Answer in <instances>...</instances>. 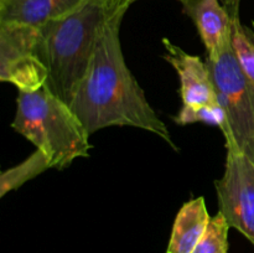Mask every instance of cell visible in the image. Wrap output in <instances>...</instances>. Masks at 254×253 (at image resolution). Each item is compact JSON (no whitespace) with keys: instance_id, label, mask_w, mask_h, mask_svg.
<instances>
[{"instance_id":"6da1fadb","label":"cell","mask_w":254,"mask_h":253,"mask_svg":"<svg viewBox=\"0 0 254 253\" xmlns=\"http://www.w3.org/2000/svg\"><path fill=\"white\" fill-rule=\"evenodd\" d=\"M86 76L69 103L88 134L107 126H134L160 136L175 148L170 131L127 66L119 29L128 9L113 2Z\"/></svg>"},{"instance_id":"7a4b0ae2","label":"cell","mask_w":254,"mask_h":253,"mask_svg":"<svg viewBox=\"0 0 254 253\" xmlns=\"http://www.w3.org/2000/svg\"><path fill=\"white\" fill-rule=\"evenodd\" d=\"M112 0H87L74 11L39 27L37 51L47 69L45 88L69 106L93 59Z\"/></svg>"},{"instance_id":"3957f363","label":"cell","mask_w":254,"mask_h":253,"mask_svg":"<svg viewBox=\"0 0 254 253\" xmlns=\"http://www.w3.org/2000/svg\"><path fill=\"white\" fill-rule=\"evenodd\" d=\"M12 129L44 151L51 168L64 169L77 158H88L89 134L71 107L45 87L19 92Z\"/></svg>"},{"instance_id":"277c9868","label":"cell","mask_w":254,"mask_h":253,"mask_svg":"<svg viewBox=\"0 0 254 253\" xmlns=\"http://www.w3.org/2000/svg\"><path fill=\"white\" fill-rule=\"evenodd\" d=\"M217 102L226 114L223 136L227 150H237L254 161V86L241 68L228 41L220 54L206 57Z\"/></svg>"},{"instance_id":"5b68a950","label":"cell","mask_w":254,"mask_h":253,"mask_svg":"<svg viewBox=\"0 0 254 253\" xmlns=\"http://www.w3.org/2000/svg\"><path fill=\"white\" fill-rule=\"evenodd\" d=\"M39 27L0 22V79L19 92L45 87L47 69L37 51Z\"/></svg>"},{"instance_id":"8992f818","label":"cell","mask_w":254,"mask_h":253,"mask_svg":"<svg viewBox=\"0 0 254 253\" xmlns=\"http://www.w3.org/2000/svg\"><path fill=\"white\" fill-rule=\"evenodd\" d=\"M220 212L230 227L254 246V161L237 150H227L225 173L215 181Z\"/></svg>"},{"instance_id":"52a82bcc","label":"cell","mask_w":254,"mask_h":253,"mask_svg":"<svg viewBox=\"0 0 254 253\" xmlns=\"http://www.w3.org/2000/svg\"><path fill=\"white\" fill-rule=\"evenodd\" d=\"M165 60L174 67L180 78L183 106H205L217 103L215 86L206 61L184 51L168 39L163 40Z\"/></svg>"},{"instance_id":"ba28073f","label":"cell","mask_w":254,"mask_h":253,"mask_svg":"<svg viewBox=\"0 0 254 253\" xmlns=\"http://www.w3.org/2000/svg\"><path fill=\"white\" fill-rule=\"evenodd\" d=\"M195 24L208 59L220 54L232 36L233 19L221 0H179Z\"/></svg>"},{"instance_id":"9c48e42d","label":"cell","mask_w":254,"mask_h":253,"mask_svg":"<svg viewBox=\"0 0 254 253\" xmlns=\"http://www.w3.org/2000/svg\"><path fill=\"white\" fill-rule=\"evenodd\" d=\"M87 0H0V22L40 27L74 11Z\"/></svg>"},{"instance_id":"30bf717a","label":"cell","mask_w":254,"mask_h":253,"mask_svg":"<svg viewBox=\"0 0 254 253\" xmlns=\"http://www.w3.org/2000/svg\"><path fill=\"white\" fill-rule=\"evenodd\" d=\"M211 218L203 197L184 203L176 215L166 253H192L205 235Z\"/></svg>"},{"instance_id":"8fae6325","label":"cell","mask_w":254,"mask_h":253,"mask_svg":"<svg viewBox=\"0 0 254 253\" xmlns=\"http://www.w3.org/2000/svg\"><path fill=\"white\" fill-rule=\"evenodd\" d=\"M51 168L49 158L40 149H36L21 164L7 169L0 176V197H4L7 192L16 190L24 185L26 181L36 178L45 170Z\"/></svg>"},{"instance_id":"7c38bea8","label":"cell","mask_w":254,"mask_h":253,"mask_svg":"<svg viewBox=\"0 0 254 253\" xmlns=\"http://www.w3.org/2000/svg\"><path fill=\"white\" fill-rule=\"evenodd\" d=\"M231 44L241 68L254 86V37L252 29L242 25L240 17L233 19Z\"/></svg>"},{"instance_id":"4fadbf2b","label":"cell","mask_w":254,"mask_h":253,"mask_svg":"<svg viewBox=\"0 0 254 253\" xmlns=\"http://www.w3.org/2000/svg\"><path fill=\"white\" fill-rule=\"evenodd\" d=\"M174 122L179 126H188L200 122L208 126H218L222 133L226 129V114L218 102L205 106H183L181 111L174 117Z\"/></svg>"},{"instance_id":"5bb4252c","label":"cell","mask_w":254,"mask_h":253,"mask_svg":"<svg viewBox=\"0 0 254 253\" xmlns=\"http://www.w3.org/2000/svg\"><path fill=\"white\" fill-rule=\"evenodd\" d=\"M230 225L225 216L218 211L211 218L208 227L192 253H228V231Z\"/></svg>"},{"instance_id":"9a60e30c","label":"cell","mask_w":254,"mask_h":253,"mask_svg":"<svg viewBox=\"0 0 254 253\" xmlns=\"http://www.w3.org/2000/svg\"><path fill=\"white\" fill-rule=\"evenodd\" d=\"M123 4H126L127 6H130L134 1L136 0H121ZM222 4L225 5V7L227 9V11L230 12L231 17L232 19H237L240 17V4H241V0H221Z\"/></svg>"},{"instance_id":"2e32d148","label":"cell","mask_w":254,"mask_h":253,"mask_svg":"<svg viewBox=\"0 0 254 253\" xmlns=\"http://www.w3.org/2000/svg\"><path fill=\"white\" fill-rule=\"evenodd\" d=\"M252 34H253V37H254V22H253V29H252Z\"/></svg>"}]
</instances>
